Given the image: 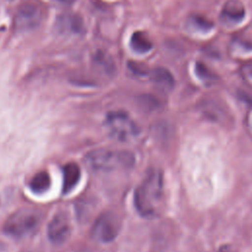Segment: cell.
<instances>
[{"label": "cell", "mask_w": 252, "mask_h": 252, "mask_svg": "<svg viewBox=\"0 0 252 252\" xmlns=\"http://www.w3.org/2000/svg\"><path fill=\"white\" fill-rule=\"evenodd\" d=\"M122 227L120 217L111 211L100 214L91 228L92 238L98 243L112 242Z\"/></svg>", "instance_id": "5"}, {"label": "cell", "mask_w": 252, "mask_h": 252, "mask_svg": "<svg viewBox=\"0 0 252 252\" xmlns=\"http://www.w3.org/2000/svg\"><path fill=\"white\" fill-rule=\"evenodd\" d=\"M150 79L157 89L161 92H169L174 86L172 74L163 67H157L150 72Z\"/></svg>", "instance_id": "11"}, {"label": "cell", "mask_w": 252, "mask_h": 252, "mask_svg": "<svg viewBox=\"0 0 252 252\" xmlns=\"http://www.w3.org/2000/svg\"><path fill=\"white\" fill-rule=\"evenodd\" d=\"M42 8L34 0H27L20 4L13 19L15 32H29L35 29L41 22Z\"/></svg>", "instance_id": "6"}, {"label": "cell", "mask_w": 252, "mask_h": 252, "mask_svg": "<svg viewBox=\"0 0 252 252\" xmlns=\"http://www.w3.org/2000/svg\"><path fill=\"white\" fill-rule=\"evenodd\" d=\"M84 160L87 166L94 171L111 172L131 167L135 162V158L128 151L95 149L89 152Z\"/></svg>", "instance_id": "2"}, {"label": "cell", "mask_w": 252, "mask_h": 252, "mask_svg": "<svg viewBox=\"0 0 252 252\" xmlns=\"http://www.w3.org/2000/svg\"><path fill=\"white\" fill-rule=\"evenodd\" d=\"M72 231L70 218L64 212H58L54 215L47 225L48 239L54 244H62L66 242Z\"/></svg>", "instance_id": "7"}, {"label": "cell", "mask_w": 252, "mask_h": 252, "mask_svg": "<svg viewBox=\"0 0 252 252\" xmlns=\"http://www.w3.org/2000/svg\"><path fill=\"white\" fill-rule=\"evenodd\" d=\"M41 219V214L35 209H19L5 220L3 230L7 235L14 238L27 237L36 232Z\"/></svg>", "instance_id": "3"}, {"label": "cell", "mask_w": 252, "mask_h": 252, "mask_svg": "<svg viewBox=\"0 0 252 252\" xmlns=\"http://www.w3.org/2000/svg\"><path fill=\"white\" fill-rule=\"evenodd\" d=\"M140 104L147 109H155L158 106V99L150 94H143L139 97Z\"/></svg>", "instance_id": "17"}, {"label": "cell", "mask_w": 252, "mask_h": 252, "mask_svg": "<svg viewBox=\"0 0 252 252\" xmlns=\"http://www.w3.org/2000/svg\"><path fill=\"white\" fill-rule=\"evenodd\" d=\"M195 71L196 75L204 81H213L216 79L214 73L202 62H197L195 65Z\"/></svg>", "instance_id": "16"}, {"label": "cell", "mask_w": 252, "mask_h": 252, "mask_svg": "<svg viewBox=\"0 0 252 252\" xmlns=\"http://www.w3.org/2000/svg\"><path fill=\"white\" fill-rule=\"evenodd\" d=\"M55 28L57 32L62 34H79L83 32L84 21L77 13H62L55 21Z\"/></svg>", "instance_id": "8"}, {"label": "cell", "mask_w": 252, "mask_h": 252, "mask_svg": "<svg viewBox=\"0 0 252 252\" xmlns=\"http://www.w3.org/2000/svg\"><path fill=\"white\" fill-rule=\"evenodd\" d=\"M62 193L69 194L81 179V168L75 162H68L62 168Z\"/></svg>", "instance_id": "10"}, {"label": "cell", "mask_w": 252, "mask_h": 252, "mask_svg": "<svg viewBox=\"0 0 252 252\" xmlns=\"http://www.w3.org/2000/svg\"><path fill=\"white\" fill-rule=\"evenodd\" d=\"M51 186V177L47 171L41 170L36 172L29 182L31 191L34 194H43Z\"/></svg>", "instance_id": "14"}, {"label": "cell", "mask_w": 252, "mask_h": 252, "mask_svg": "<svg viewBox=\"0 0 252 252\" xmlns=\"http://www.w3.org/2000/svg\"><path fill=\"white\" fill-rule=\"evenodd\" d=\"M130 47L136 53L145 54L152 50L153 43L146 32L136 31L130 37Z\"/></svg>", "instance_id": "13"}, {"label": "cell", "mask_w": 252, "mask_h": 252, "mask_svg": "<svg viewBox=\"0 0 252 252\" xmlns=\"http://www.w3.org/2000/svg\"><path fill=\"white\" fill-rule=\"evenodd\" d=\"M190 26L198 32H209L214 27L213 23L202 16H193L190 19Z\"/></svg>", "instance_id": "15"}, {"label": "cell", "mask_w": 252, "mask_h": 252, "mask_svg": "<svg viewBox=\"0 0 252 252\" xmlns=\"http://www.w3.org/2000/svg\"><path fill=\"white\" fill-rule=\"evenodd\" d=\"M93 64L94 69L107 76V77H112L115 72H116V66L115 62L113 61L112 57L107 54L106 52H103L101 50H98L93 58Z\"/></svg>", "instance_id": "12"}, {"label": "cell", "mask_w": 252, "mask_h": 252, "mask_svg": "<svg viewBox=\"0 0 252 252\" xmlns=\"http://www.w3.org/2000/svg\"><path fill=\"white\" fill-rule=\"evenodd\" d=\"M81 252H92V251H88V250H84V251H81Z\"/></svg>", "instance_id": "21"}, {"label": "cell", "mask_w": 252, "mask_h": 252, "mask_svg": "<svg viewBox=\"0 0 252 252\" xmlns=\"http://www.w3.org/2000/svg\"><path fill=\"white\" fill-rule=\"evenodd\" d=\"M245 17V8L238 0L227 1L220 12V18L224 23L237 24Z\"/></svg>", "instance_id": "9"}, {"label": "cell", "mask_w": 252, "mask_h": 252, "mask_svg": "<svg viewBox=\"0 0 252 252\" xmlns=\"http://www.w3.org/2000/svg\"><path fill=\"white\" fill-rule=\"evenodd\" d=\"M128 67L131 70L132 73H134L136 76H145L148 74V68L145 64L137 61H129Z\"/></svg>", "instance_id": "18"}, {"label": "cell", "mask_w": 252, "mask_h": 252, "mask_svg": "<svg viewBox=\"0 0 252 252\" xmlns=\"http://www.w3.org/2000/svg\"><path fill=\"white\" fill-rule=\"evenodd\" d=\"M103 125L107 135L119 142L131 141L139 134V127L136 122L122 110L108 112Z\"/></svg>", "instance_id": "4"}, {"label": "cell", "mask_w": 252, "mask_h": 252, "mask_svg": "<svg viewBox=\"0 0 252 252\" xmlns=\"http://www.w3.org/2000/svg\"><path fill=\"white\" fill-rule=\"evenodd\" d=\"M60 4H63V5H71L73 4L76 0H54Z\"/></svg>", "instance_id": "20"}, {"label": "cell", "mask_w": 252, "mask_h": 252, "mask_svg": "<svg viewBox=\"0 0 252 252\" xmlns=\"http://www.w3.org/2000/svg\"><path fill=\"white\" fill-rule=\"evenodd\" d=\"M242 73H243L244 79H245L249 84L252 85V64L246 65L245 67H243Z\"/></svg>", "instance_id": "19"}, {"label": "cell", "mask_w": 252, "mask_h": 252, "mask_svg": "<svg viewBox=\"0 0 252 252\" xmlns=\"http://www.w3.org/2000/svg\"><path fill=\"white\" fill-rule=\"evenodd\" d=\"M163 193L162 174L158 169L148 171L134 193V206L140 216L154 218L158 215Z\"/></svg>", "instance_id": "1"}]
</instances>
